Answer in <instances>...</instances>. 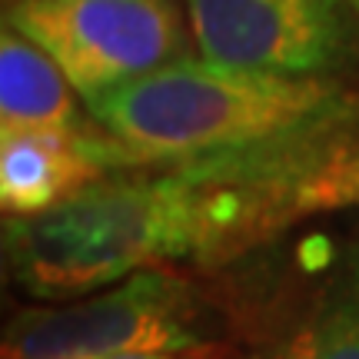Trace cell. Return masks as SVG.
Wrapping results in <instances>:
<instances>
[{"label": "cell", "instance_id": "cell-2", "mask_svg": "<svg viewBox=\"0 0 359 359\" xmlns=\"http://www.w3.org/2000/svg\"><path fill=\"white\" fill-rule=\"evenodd\" d=\"M353 100L330 77H276L183 57L90 103L133 167L246 147L313 123Z\"/></svg>", "mask_w": 359, "mask_h": 359}, {"label": "cell", "instance_id": "cell-8", "mask_svg": "<svg viewBox=\"0 0 359 359\" xmlns=\"http://www.w3.org/2000/svg\"><path fill=\"white\" fill-rule=\"evenodd\" d=\"M280 359H359V257Z\"/></svg>", "mask_w": 359, "mask_h": 359}, {"label": "cell", "instance_id": "cell-9", "mask_svg": "<svg viewBox=\"0 0 359 359\" xmlns=\"http://www.w3.org/2000/svg\"><path fill=\"white\" fill-rule=\"evenodd\" d=\"M87 359H206V353H116V356H87Z\"/></svg>", "mask_w": 359, "mask_h": 359}, {"label": "cell", "instance_id": "cell-7", "mask_svg": "<svg viewBox=\"0 0 359 359\" xmlns=\"http://www.w3.org/2000/svg\"><path fill=\"white\" fill-rule=\"evenodd\" d=\"M80 93L60 67L4 24L0 34V130H74L90 123Z\"/></svg>", "mask_w": 359, "mask_h": 359}, {"label": "cell", "instance_id": "cell-10", "mask_svg": "<svg viewBox=\"0 0 359 359\" xmlns=\"http://www.w3.org/2000/svg\"><path fill=\"white\" fill-rule=\"evenodd\" d=\"M349 4H353V7H356V13H359V0H349Z\"/></svg>", "mask_w": 359, "mask_h": 359}, {"label": "cell", "instance_id": "cell-4", "mask_svg": "<svg viewBox=\"0 0 359 359\" xmlns=\"http://www.w3.org/2000/svg\"><path fill=\"white\" fill-rule=\"evenodd\" d=\"M4 24L50 53L87 107L190 57L193 47L177 0H7Z\"/></svg>", "mask_w": 359, "mask_h": 359}, {"label": "cell", "instance_id": "cell-3", "mask_svg": "<svg viewBox=\"0 0 359 359\" xmlns=\"http://www.w3.org/2000/svg\"><path fill=\"white\" fill-rule=\"evenodd\" d=\"M210 306L177 269H140L97 293L20 309L0 359H87L116 353H206Z\"/></svg>", "mask_w": 359, "mask_h": 359}, {"label": "cell", "instance_id": "cell-5", "mask_svg": "<svg viewBox=\"0 0 359 359\" xmlns=\"http://www.w3.org/2000/svg\"><path fill=\"white\" fill-rule=\"evenodd\" d=\"M203 60L276 77H326L356 40L349 0H187Z\"/></svg>", "mask_w": 359, "mask_h": 359}, {"label": "cell", "instance_id": "cell-6", "mask_svg": "<svg viewBox=\"0 0 359 359\" xmlns=\"http://www.w3.org/2000/svg\"><path fill=\"white\" fill-rule=\"evenodd\" d=\"M116 170H133V160L97 120L74 130H0V203L7 217L47 213Z\"/></svg>", "mask_w": 359, "mask_h": 359}, {"label": "cell", "instance_id": "cell-1", "mask_svg": "<svg viewBox=\"0 0 359 359\" xmlns=\"http://www.w3.org/2000/svg\"><path fill=\"white\" fill-rule=\"evenodd\" d=\"M359 206V103L246 147L116 170L37 217H4L11 283L40 303L156 266H223Z\"/></svg>", "mask_w": 359, "mask_h": 359}]
</instances>
